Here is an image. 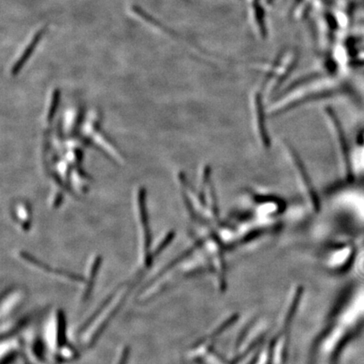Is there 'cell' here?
<instances>
[{
	"label": "cell",
	"instance_id": "obj_1",
	"mask_svg": "<svg viewBox=\"0 0 364 364\" xmlns=\"http://www.w3.org/2000/svg\"><path fill=\"white\" fill-rule=\"evenodd\" d=\"M249 9L251 23L254 26L255 31L261 36H264L268 34V29L266 25L265 11L263 8L261 0H246Z\"/></svg>",
	"mask_w": 364,
	"mask_h": 364
},
{
	"label": "cell",
	"instance_id": "obj_2",
	"mask_svg": "<svg viewBox=\"0 0 364 364\" xmlns=\"http://www.w3.org/2000/svg\"><path fill=\"white\" fill-rule=\"evenodd\" d=\"M46 27H43V28L39 30V31L36 32V35H35V36H34L32 40H31L28 46H27L26 50L23 51V54L21 55V58L18 59V61L16 62V64L14 65L13 71H12L13 74H17V73L23 68L26 61L31 58V55H32V53H33V51H35V49H36V46L38 45L41 38L43 37L44 34L46 32Z\"/></svg>",
	"mask_w": 364,
	"mask_h": 364
},
{
	"label": "cell",
	"instance_id": "obj_3",
	"mask_svg": "<svg viewBox=\"0 0 364 364\" xmlns=\"http://www.w3.org/2000/svg\"><path fill=\"white\" fill-rule=\"evenodd\" d=\"M309 1L310 0H298L295 5V12L297 13L296 15H300L301 12L305 10V6Z\"/></svg>",
	"mask_w": 364,
	"mask_h": 364
},
{
	"label": "cell",
	"instance_id": "obj_4",
	"mask_svg": "<svg viewBox=\"0 0 364 364\" xmlns=\"http://www.w3.org/2000/svg\"><path fill=\"white\" fill-rule=\"evenodd\" d=\"M276 0H266V3L268 4V6H272Z\"/></svg>",
	"mask_w": 364,
	"mask_h": 364
}]
</instances>
